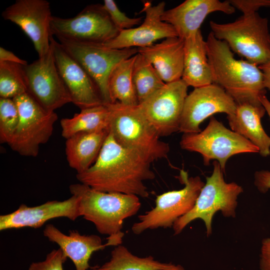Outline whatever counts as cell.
I'll list each match as a JSON object with an SVG mask.
<instances>
[{"label":"cell","mask_w":270,"mask_h":270,"mask_svg":"<svg viewBox=\"0 0 270 270\" xmlns=\"http://www.w3.org/2000/svg\"><path fill=\"white\" fill-rule=\"evenodd\" d=\"M56 64L72 99L80 110L104 104L98 87L82 66L50 37Z\"/></svg>","instance_id":"2e32d148"},{"label":"cell","mask_w":270,"mask_h":270,"mask_svg":"<svg viewBox=\"0 0 270 270\" xmlns=\"http://www.w3.org/2000/svg\"><path fill=\"white\" fill-rule=\"evenodd\" d=\"M182 79L194 88L213 84L207 55L206 41L200 30L184 40V70Z\"/></svg>","instance_id":"603a6c76"},{"label":"cell","mask_w":270,"mask_h":270,"mask_svg":"<svg viewBox=\"0 0 270 270\" xmlns=\"http://www.w3.org/2000/svg\"><path fill=\"white\" fill-rule=\"evenodd\" d=\"M136 55L118 64L108 80L110 104L118 102L127 106H136L138 102L132 80Z\"/></svg>","instance_id":"4316f807"},{"label":"cell","mask_w":270,"mask_h":270,"mask_svg":"<svg viewBox=\"0 0 270 270\" xmlns=\"http://www.w3.org/2000/svg\"><path fill=\"white\" fill-rule=\"evenodd\" d=\"M48 239L56 243L66 256L73 262L76 270H88L91 266L89 260L92 254L109 246H118L122 243L124 232L108 236L103 244L102 238L96 234H81L78 231L70 230L66 234L52 224H46L43 231Z\"/></svg>","instance_id":"d6986e66"},{"label":"cell","mask_w":270,"mask_h":270,"mask_svg":"<svg viewBox=\"0 0 270 270\" xmlns=\"http://www.w3.org/2000/svg\"><path fill=\"white\" fill-rule=\"evenodd\" d=\"M109 130L82 132L66 139V155L69 166L77 174L88 170L96 160Z\"/></svg>","instance_id":"cb8c5ba5"},{"label":"cell","mask_w":270,"mask_h":270,"mask_svg":"<svg viewBox=\"0 0 270 270\" xmlns=\"http://www.w3.org/2000/svg\"><path fill=\"white\" fill-rule=\"evenodd\" d=\"M211 32L225 42L231 50L258 66L270 60V32L268 20L258 12L242 14L232 22L211 20Z\"/></svg>","instance_id":"5b68a950"},{"label":"cell","mask_w":270,"mask_h":270,"mask_svg":"<svg viewBox=\"0 0 270 270\" xmlns=\"http://www.w3.org/2000/svg\"><path fill=\"white\" fill-rule=\"evenodd\" d=\"M102 7L120 32L134 28V26L142 23V17L137 18L128 17L118 8L113 0H104Z\"/></svg>","instance_id":"4dcf8cb0"},{"label":"cell","mask_w":270,"mask_h":270,"mask_svg":"<svg viewBox=\"0 0 270 270\" xmlns=\"http://www.w3.org/2000/svg\"><path fill=\"white\" fill-rule=\"evenodd\" d=\"M19 122V114L12 98H0V142L9 144Z\"/></svg>","instance_id":"f546056e"},{"label":"cell","mask_w":270,"mask_h":270,"mask_svg":"<svg viewBox=\"0 0 270 270\" xmlns=\"http://www.w3.org/2000/svg\"><path fill=\"white\" fill-rule=\"evenodd\" d=\"M88 270H185L180 265L161 262L150 256L138 257L124 246L118 245L111 252L109 261Z\"/></svg>","instance_id":"484cf974"},{"label":"cell","mask_w":270,"mask_h":270,"mask_svg":"<svg viewBox=\"0 0 270 270\" xmlns=\"http://www.w3.org/2000/svg\"><path fill=\"white\" fill-rule=\"evenodd\" d=\"M188 86L182 80L166 83L138 105L160 137L179 131Z\"/></svg>","instance_id":"4fadbf2b"},{"label":"cell","mask_w":270,"mask_h":270,"mask_svg":"<svg viewBox=\"0 0 270 270\" xmlns=\"http://www.w3.org/2000/svg\"><path fill=\"white\" fill-rule=\"evenodd\" d=\"M108 105L110 112L109 131L118 143L152 162L167 157L169 144L160 140L138 105L127 106L118 102Z\"/></svg>","instance_id":"277c9868"},{"label":"cell","mask_w":270,"mask_h":270,"mask_svg":"<svg viewBox=\"0 0 270 270\" xmlns=\"http://www.w3.org/2000/svg\"><path fill=\"white\" fill-rule=\"evenodd\" d=\"M214 170L211 176L206 177L193 208L178 218L172 226L174 234H180L192 221L200 218L204 222L206 236L212 232V220L215 213L220 210L225 217L236 216L238 196L243 189L237 184L225 182L223 171L216 160L213 162Z\"/></svg>","instance_id":"8992f818"},{"label":"cell","mask_w":270,"mask_h":270,"mask_svg":"<svg viewBox=\"0 0 270 270\" xmlns=\"http://www.w3.org/2000/svg\"><path fill=\"white\" fill-rule=\"evenodd\" d=\"M28 92L48 111L72 102L71 96L58 70L50 44L48 52L24 66Z\"/></svg>","instance_id":"7c38bea8"},{"label":"cell","mask_w":270,"mask_h":270,"mask_svg":"<svg viewBox=\"0 0 270 270\" xmlns=\"http://www.w3.org/2000/svg\"><path fill=\"white\" fill-rule=\"evenodd\" d=\"M235 10L228 0H186L172 8L165 10L161 18L174 28L178 38L184 40L200 30L210 14L221 12L231 14Z\"/></svg>","instance_id":"ffe728a7"},{"label":"cell","mask_w":270,"mask_h":270,"mask_svg":"<svg viewBox=\"0 0 270 270\" xmlns=\"http://www.w3.org/2000/svg\"><path fill=\"white\" fill-rule=\"evenodd\" d=\"M12 99L18 112L19 122L8 145L21 156L35 157L40 146L52 135L58 115L44 108L28 92Z\"/></svg>","instance_id":"ba28073f"},{"label":"cell","mask_w":270,"mask_h":270,"mask_svg":"<svg viewBox=\"0 0 270 270\" xmlns=\"http://www.w3.org/2000/svg\"><path fill=\"white\" fill-rule=\"evenodd\" d=\"M254 184L258 190L262 193H265L270 190V172H256L254 174Z\"/></svg>","instance_id":"e575fe53"},{"label":"cell","mask_w":270,"mask_h":270,"mask_svg":"<svg viewBox=\"0 0 270 270\" xmlns=\"http://www.w3.org/2000/svg\"><path fill=\"white\" fill-rule=\"evenodd\" d=\"M150 160L116 142L109 132L94 164L76 174L80 182L98 190L146 198L144 182L155 178Z\"/></svg>","instance_id":"6da1fadb"},{"label":"cell","mask_w":270,"mask_h":270,"mask_svg":"<svg viewBox=\"0 0 270 270\" xmlns=\"http://www.w3.org/2000/svg\"><path fill=\"white\" fill-rule=\"evenodd\" d=\"M79 198L74 195L63 201H48L36 206L22 204L14 212L0 216V230L23 228H40L47 221L64 217L74 221L80 216Z\"/></svg>","instance_id":"ac0fdd59"},{"label":"cell","mask_w":270,"mask_h":270,"mask_svg":"<svg viewBox=\"0 0 270 270\" xmlns=\"http://www.w3.org/2000/svg\"><path fill=\"white\" fill-rule=\"evenodd\" d=\"M258 68L263 74L264 86L270 91V60Z\"/></svg>","instance_id":"8d00e7d4"},{"label":"cell","mask_w":270,"mask_h":270,"mask_svg":"<svg viewBox=\"0 0 270 270\" xmlns=\"http://www.w3.org/2000/svg\"><path fill=\"white\" fill-rule=\"evenodd\" d=\"M230 4L243 14L257 12L259 8L270 7V0H230Z\"/></svg>","instance_id":"d6a6232c"},{"label":"cell","mask_w":270,"mask_h":270,"mask_svg":"<svg viewBox=\"0 0 270 270\" xmlns=\"http://www.w3.org/2000/svg\"><path fill=\"white\" fill-rule=\"evenodd\" d=\"M259 265L260 270H270V238L262 240Z\"/></svg>","instance_id":"836d02e7"},{"label":"cell","mask_w":270,"mask_h":270,"mask_svg":"<svg viewBox=\"0 0 270 270\" xmlns=\"http://www.w3.org/2000/svg\"><path fill=\"white\" fill-rule=\"evenodd\" d=\"M69 189L79 198L80 216L108 236L122 232L124 220L136 214L141 206L134 194L102 192L80 182L71 184Z\"/></svg>","instance_id":"3957f363"},{"label":"cell","mask_w":270,"mask_h":270,"mask_svg":"<svg viewBox=\"0 0 270 270\" xmlns=\"http://www.w3.org/2000/svg\"><path fill=\"white\" fill-rule=\"evenodd\" d=\"M0 62L16 63L22 66H26L28 64L26 60L20 58L12 52L2 46L0 47Z\"/></svg>","instance_id":"d590c367"},{"label":"cell","mask_w":270,"mask_h":270,"mask_svg":"<svg viewBox=\"0 0 270 270\" xmlns=\"http://www.w3.org/2000/svg\"><path fill=\"white\" fill-rule=\"evenodd\" d=\"M236 108L234 100L214 83L194 88L186 98L179 132L198 133L202 131L200 124L208 117L219 112L233 114Z\"/></svg>","instance_id":"5bb4252c"},{"label":"cell","mask_w":270,"mask_h":270,"mask_svg":"<svg viewBox=\"0 0 270 270\" xmlns=\"http://www.w3.org/2000/svg\"><path fill=\"white\" fill-rule=\"evenodd\" d=\"M110 114L108 104L81 110L72 117L60 120L62 136L66 139L79 132L109 130Z\"/></svg>","instance_id":"d4e9b609"},{"label":"cell","mask_w":270,"mask_h":270,"mask_svg":"<svg viewBox=\"0 0 270 270\" xmlns=\"http://www.w3.org/2000/svg\"><path fill=\"white\" fill-rule=\"evenodd\" d=\"M179 178L184 188L158 196L155 207L138 216L139 222L132 227L133 233L139 234L148 229L172 227L178 218L193 208L204 183L198 176L188 178L184 170Z\"/></svg>","instance_id":"9c48e42d"},{"label":"cell","mask_w":270,"mask_h":270,"mask_svg":"<svg viewBox=\"0 0 270 270\" xmlns=\"http://www.w3.org/2000/svg\"><path fill=\"white\" fill-rule=\"evenodd\" d=\"M183 150L200 153L204 164L212 160L218 161L224 172L228 158L245 152H259L251 142L227 128L214 116L210 117L206 128L198 133L184 134L180 143Z\"/></svg>","instance_id":"52a82bcc"},{"label":"cell","mask_w":270,"mask_h":270,"mask_svg":"<svg viewBox=\"0 0 270 270\" xmlns=\"http://www.w3.org/2000/svg\"><path fill=\"white\" fill-rule=\"evenodd\" d=\"M50 31L58 38L97 44H104L120 32L100 4L88 6L72 18L52 16Z\"/></svg>","instance_id":"8fae6325"},{"label":"cell","mask_w":270,"mask_h":270,"mask_svg":"<svg viewBox=\"0 0 270 270\" xmlns=\"http://www.w3.org/2000/svg\"><path fill=\"white\" fill-rule=\"evenodd\" d=\"M67 258L61 248L54 250L44 260L32 262L28 270H64L63 264Z\"/></svg>","instance_id":"1f68e13d"},{"label":"cell","mask_w":270,"mask_h":270,"mask_svg":"<svg viewBox=\"0 0 270 270\" xmlns=\"http://www.w3.org/2000/svg\"><path fill=\"white\" fill-rule=\"evenodd\" d=\"M266 112L262 104L246 102L236 104L234 113L227 116L232 130L251 142L264 157L270 154V137L260 121Z\"/></svg>","instance_id":"7402d4cb"},{"label":"cell","mask_w":270,"mask_h":270,"mask_svg":"<svg viewBox=\"0 0 270 270\" xmlns=\"http://www.w3.org/2000/svg\"><path fill=\"white\" fill-rule=\"evenodd\" d=\"M2 18L19 26L32 41L38 57L50 47V2L46 0H16L2 14Z\"/></svg>","instance_id":"9a60e30c"},{"label":"cell","mask_w":270,"mask_h":270,"mask_svg":"<svg viewBox=\"0 0 270 270\" xmlns=\"http://www.w3.org/2000/svg\"><path fill=\"white\" fill-rule=\"evenodd\" d=\"M165 5L164 2L155 6L150 2H145L141 11L145 13V18L142 24L138 27L120 30L114 38L103 44L114 49L139 48L152 45L162 38L178 37L174 28L162 20Z\"/></svg>","instance_id":"e0dca14e"},{"label":"cell","mask_w":270,"mask_h":270,"mask_svg":"<svg viewBox=\"0 0 270 270\" xmlns=\"http://www.w3.org/2000/svg\"><path fill=\"white\" fill-rule=\"evenodd\" d=\"M58 39L66 52L92 80L104 103L110 104L108 89L110 75L118 64L137 54L138 48L114 49L106 47L103 44Z\"/></svg>","instance_id":"30bf717a"},{"label":"cell","mask_w":270,"mask_h":270,"mask_svg":"<svg viewBox=\"0 0 270 270\" xmlns=\"http://www.w3.org/2000/svg\"><path fill=\"white\" fill-rule=\"evenodd\" d=\"M260 101L264 108L266 111L267 112L270 118V101L267 98L266 95L262 96L260 98Z\"/></svg>","instance_id":"74e56055"},{"label":"cell","mask_w":270,"mask_h":270,"mask_svg":"<svg viewBox=\"0 0 270 270\" xmlns=\"http://www.w3.org/2000/svg\"><path fill=\"white\" fill-rule=\"evenodd\" d=\"M207 55L213 83L222 88L236 104H262L266 94L263 74L258 66L246 60H238L224 41L210 32L206 40Z\"/></svg>","instance_id":"7a4b0ae2"},{"label":"cell","mask_w":270,"mask_h":270,"mask_svg":"<svg viewBox=\"0 0 270 270\" xmlns=\"http://www.w3.org/2000/svg\"><path fill=\"white\" fill-rule=\"evenodd\" d=\"M24 66L18 64L0 62V96L14 98L28 92Z\"/></svg>","instance_id":"f1b7e54d"},{"label":"cell","mask_w":270,"mask_h":270,"mask_svg":"<svg viewBox=\"0 0 270 270\" xmlns=\"http://www.w3.org/2000/svg\"><path fill=\"white\" fill-rule=\"evenodd\" d=\"M138 49V53L152 65L164 82L182 79L184 70V40L178 36L170 37L160 43Z\"/></svg>","instance_id":"44dd1931"},{"label":"cell","mask_w":270,"mask_h":270,"mask_svg":"<svg viewBox=\"0 0 270 270\" xmlns=\"http://www.w3.org/2000/svg\"><path fill=\"white\" fill-rule=\"evenodd\" d=\"M132 75L138 104L166 84L152 65L140 53L136 54Z\"/></svg>","instance_id":"83f0119b"}]
</instances>
